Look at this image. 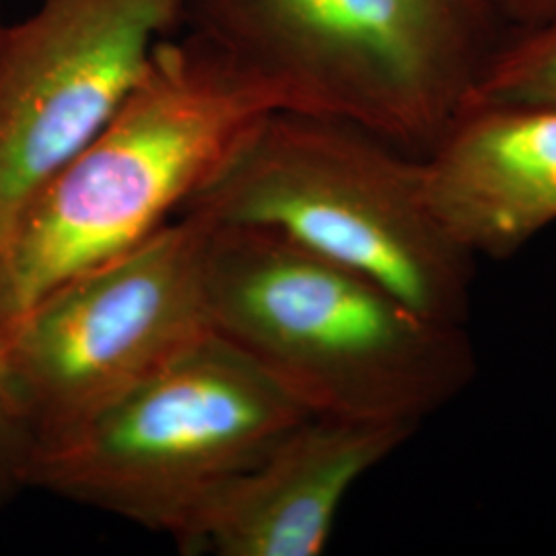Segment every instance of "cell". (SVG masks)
<instances>
[{"label": "cell", "instance_id": "cell-1", "mask_svg": "<svg viewBox=\"0 0 556 556\" xmlns=\"http://www.w3.org/2000/svg\"><path fill=\"white\" fill-rule=\"evenodd\" d=\"M204 282L213 332L314 417L418 429L477 378L464 324L277 231L215 223Z\"/></svg>", "mask_w": 556, "mask_h": 556}, {"label": "cell", "instance_id": "cell-2", "mask_svg": "<svg viewBox=\"0 0 556 556\" xmlns=\"http://www.w3.org/2000/svg\"><path fill=\"white\" fill-rule=\"evenodd\" d=\"M277 110V93L213 41L161 38L116 114L17 223L0 260L4 330L62 280L174 219Z\"/></svg>", "mask_w": 556, "mask_h": 556}, {"label": "cell", "instance_id": "cell-3", "mask_svg": "<svg viewBox=\"0 0 556 556\" xmlns=\"http://www.w3.org/2000/svg\"><path fill=\"white\" fill-rule=\"evenodd\" d=\"M184 25L282 103L425 157L507 36L489 0H186Z\"/></svg>", "mask_w": 556, "mask_h": 556}, {"label": "cell", "instance_id": "cell-4", "mask_svg": "<svg viewBox=\"0 0 556 556\" xmlns=\"http://www.w3.org/2000/svg\"><path fill=\"white\" fill-rule=\"evenodd\" d=\"M181 211L277 231L422 316L468 318L475 258L435 217L422 157L349 119L270 112Z\"/></svg>", "mask_w": 556, "mask_h": 556}, {"label": "cell", "instance_id": "cell-5", "mask_svg": "<svg viewBox=\"0 0 556 556\" xmlns=\"http://www.w3.org/2000/svg\"><path fill=\"white\" fill-rule=\"evenodd\" d=\"M307 417L258 365L211 332L40 450L29 489L176 540L206 498Z\"/></svg>", "mask_w": 556, "mask_h": 556}, {"label": "cell", "instance_id": "cell-6", "mask_svg": "<svg viewBox=\"0 0 556 556\" xmlns=\"http://www.w3.org/2000/svg\"><path fill=\"white\" fill-rule=\"evenodd\" d=\"M213 227L199 211H181L137 245L62 280L9 328L36 454L213 332L204 282Z\"/></svg>", "mask_w": 556, "mask_h": 556}, {"label": "cell", "instance_id": "cell-7", "mask_svg": "<svg viewBox=\"0 0 556 556\" xmlns=\"http://www.w3.org/2000/svg\"><path fill=\"white\" fill-rule=\"evenodd\" d=\"M186 0H40L0 29V260L25 208L137 85Z\"/></svg>", "mask_w": 556, "mask_h": 556}, {"label": "cell", "instance_id": "cell-8", "mask_svg": "<svg viewBox=\"0 0 556 556\" xmlns=\"http://www.w3.org/2000/svg\"><path fill=\"white\" fill-rule=\"evenodd\" d=\"M415 431L307 417L206 498L176 542L188 555H321L351 489Z\"/></svg>", "mask_w": 556, "mask_h": 556}, {"label": "cell", "instance_id": "cell-9", "mask_svg": "<svg viewBox=\"0 0 556 556\" xmlns=\"http://www.w3.org/2000/svg\"><path fill=\"white\" fill-rule=\"evenodd\" d=\"M422 165L447 236L472 258H511L556 223V105H466Z\"/></svg>", "mask_w": 556, "mask_h": 556}, {"label": "cell", "instance_id": "cell-10", "mask_svg": "<svg viewBox=\"0 0 556 556\" xmlns=\"http://www.w3.org/2000/svg\"><path fill=\"white\" fill-rule=\"evenodd\" d=\"M477 103L556 105V21L503 38L464 108Z\"/></svg>", "mask_w": 556, "mask_h": 556}, {"label": "cell", "instance_id": "cell-11", "mask_svg": "<svg viewBox=\"0 0 556 556\" xmlns=\"http://www.w3.org/2000/svg\"><path fill=\"white\" fill-rule=\"evenodd\" d=\"M36 433L15 371L9 337L0 324V505L29 489Z\"/></svg>", "mask_w": 556, "mask_h": 556}, {"label": "cell", "instance_id": "cell-12", "mask_svg": "<svg viewBox=\"0 0 556 556\" xmlns=\"http://www.w3.org/2000/svg\"><path fill=\"white\" fill-rule=\"evenodd\" d=\"M505 31H523L556 21V0H489Z\"/></svg>", "mask_w": 556, "mask_h": 556}, {"label": "cell", "instance_id": "cell-13", "mask_svg": "<svg viewBox=\"0 0 556 556\" xmlns=\"http://www.w3.org/2000/svg\"><path fill=\"white\" fill-rule=\"evenodd\" d=\"M2 25H4V23H2V20H0V29H2Z\"/></svg>", "mask_w": 556, "mask_h": 556}]
</instances>
